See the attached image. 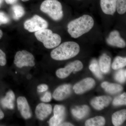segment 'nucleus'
I'll use <instances>...</instances> for the list:
<instances>
[{"label": "nucleus", "mask_w": 126, "mask_h": 126, "mask_svg": "<svg viewBox=\"0 0 126 126\" xmlns=\"http://www.w3.org/2000/svg\"><path fill=\"white\" fill-rule=\"evenodd\" d=\"M5 2L8 4H13L16 2L18 0H5Z\"/></svg>", "instance_id": "2f4dec72"}, {"label": "nucleus", "mask_w": 126, "mask_h": 126, "mask_svg": "<svg viewBox=\"0 0 126 126\" xmlns=\"http://www.w3.org/2000/svg\"><path fill=\"white\" fill-rule=\"evenodd\" d=\"M126 65V58L118 56L115 58L112 65V68L114 70H117L124 67Z\"/></svg>", "instance_id": "5701e85b"}, {"label": "nucleus", "mask_w": 126, "mask_h": 126, "mask_svg": "<svg viewBox=\"0 0 126 126\" xmlns=\"http://www.w3.org/2000/svg\"><path fill=\"white\" fill-rule=\"evenodd\" d=\"M94 24V20L92 16L84 15L68 23V32L72 38H77L90 31Z\"/></svg>", "instance_id": "f257e3e1"}, {"label": "nucleus", "mask_w": 126, "mask_h": 126, "mask_svg": "<svg viewBox=\"0 0 126 126\" xmlns=\"http://www.w3.org/2000/svg\"><path fill=\"white\" fill-rule=\"evenodd\" d=\"M52 109V106L50 104L43 103L39 104L35 109L36 117L41 121L44 120L51 114Z\"/></svg>", "instance_id": "ddd939ff"}, {"label": "nucleus", "mask_w": 126, "mask_h": 126, "mask_svg": "<svg viewBox=\"0 0 126 126\" xmlns=\"http://www.w3.org/2000/svg\"><path fill=\"white\" fill-rule=\"evenodd\" d=\"M106 123L105 118L101 116L88 119L85 122L86 126H104Z\"/></svg>", "instance_id": "412c9836"}, {"label": "nucleus", "mask_w": 126, "mask_h": 126, "mask_svg": "<svg viewBox=\"0 0 126 126\" xmlns=\"http://www.w3.org/2000/svg\"><path fill=\"white\" fill-rule=\"evenodd\" d=\"M111 58L106 54H103L100 57L99 61V68L104 73H107L110 70Z\"/></svg>", "instance_id": "f3484780"}, {"label": "nucleus", "mask_w": 126, "mask_h": 126, "mask_svg": "<svg viewBox=\"0 0 126 126\" xmlns=\"http://www.w3.org/2000/svg\"><path fill=\"white\" fill-rule=\"evenodd\" d=\"M17 107L22 116L25 119H30L32 112L27 99L25 97L20 96L17 99Z\"/></svg>", "instance_id": "9d476101"}, {"label": "nucleus", "mask_w": 126, "mask_h": 126, "mask_svg": "<svg viewBox=\"0 0 126 126\" xmlns=\"http://www.w3.org/2000/svg\"><path fill=\"white\" fill-rule=\"evenodd\" d=\"M35 36L39 41L43 43L47 49H52L58 46L61 43V36L54 33L51 30L44 29L36 32Z\"/></svg>", "instance_id": "7ed1b4c3"}, {"label": "nucleus", "mask_w": 126, "mask_h": 126, "mask_svg": "<svg viewBox=\"0 0 126 126\" xmlns=\"http://www.w3.org/2000/svg\"><path fill=\"white\" fill-rule=\"evenodd\" d=\"M71 92V86L69 84H64L59 86L55 90L53 97L55 100L62 101L69 96Z\"/></svg>", "instance_id": "f8f14e48"}, {"label": "nucleus", "mask_w": 126, "mask_h": 126, "mask_svg": "<svg viewBox=\"0 0 126 126\" xmlns=\"http://www.w3.org/2000/svg\"><path fill=\"white\" fill-rule=\"evenodd\" d=\"M80 47L78 43L67 41L62 43L56 47L50 53L51 58L58 61L67 60L78 54Z\"/></svg>", "instance_id": "f03ea898"}, {"label": "nucleus", "mask_w": 126, "mask_h": 126, "mask_svg": "<svg viewBox=\"0 0 126 126\" xmlns=\"http://www.w3.org/2000/svg\"><path fill=\"white\" fill-rule=\"evenodd\" d=\"M93 79L89 78L84 79L74 86V90L77 94H82L92 88L95 85Z\"/></svg>", "instance_id": "1a4fd4ad"}, {"label": "nucleus", "mask_w": 126, "mask_h": 126, "mask_svg": "<svg viewBox=\"0 0 126 126\" xmlns=\"http://www.w3.org/2000/svg\"><path fill=\"white\" fill-rule=\"evenodd\" d=\"M111 99V98L108 96H100L96 97L92 99L91 104L96 110H101L109 105Z\"/></svg>", "instance_id": "4468645a"}, {"label": "nucleus", "mask_w": 126, "mask_h": 126, "mask_svg": "<svg viewBox=\"0 0 126 126\" xmlns=\"http://www.w3.org/2000/svg\"><path fill=\"white\" fill-rule=\"evenodd\" d=\"M12 16L14 19L18 20L24 15L25 11L23 6L19 5H14L12 7Z\"/></svg>", "instance_id": "4be33fe9"}, {"label": "nucleus", "mask_w": 126, "mask_h": 126, "mask_svg": "<svg viewBox=\"0 0 126 126\" xmlns=\"http://www.w3.org/2000/svg\"><path fill=\"white\" fill-rule=\"evenodd\" d=\"M101 86L106 92L111 94L120 92L123 90V87L121 85L117 84L110 83L107 82H103Z\"/></svg>", "instance_id": "aec40b11"}, {"label": "nucleus", "mask_w": 126, "mask_h": 126, "mask_svg": "<svg viewBox=\"0 0 126 126\" xmlns=\"http://www.w3.org/2000/svg\"><path fill=\"white\" fill-rule=\"evenodd\" d=\"M116 9L120 15L125 14L126 11V0H117Z\"/></svg>", "instance_id": "393cba45"}, {"label": "nucleus", "mask_w": 126, "mask_h": 126, "mask_svg": "<svg viewBox=\"0 0 126 126\" xmlns=\"http://www.w3.org/2000/svg\"><path fill=\"white\" fill-rule=\"evenodd\" d=\"M52 99V95L49 92H47L40 99L42 102H48Z\"/></svg>", "instance_id": "c756f323"}, {"label": "nucleus", "mask_w": 126, "mask_h": 126, "mask_svg": "<svg viewBox=\"0 0 126 126\" xmlns=\"http://www.w3.org/2000/svg\"><path fill=\"white\" fill-rule=\"evenodd\" d=\"M112 103L115 106L126 105V93H124L123 94L116 97L113 100Z\"/></svg>", "instance_id": "a878e982"}, {"label": "nucleus", "mask_w": 126, "mask_h": 126, "mask_svg": "<svg viewBox=\"0 0 126 126\" xmlns=\"http://www.w3.org/2000/svg\"><path fill=\"white\" fill-rule=\"evenodd\" d=\"M2 35H3V33H2V31L0 30V39H1V38H2Z\"/></svg>", "instance_id": "f704fd0d"}, {"label": "nucleus", "mask_w": 126, "mask_h": 126, "mask_svg": "<svg viewBox=\"0 0 126 126\" xmlns=\"http://www.w3.org/2000/svg\"><path fill=\"white\" fill-rule=\"evenodd\" d=\"M4 117V114L0 108V120L2 119Z\"/></svg>", "instance_id": "473e14b6"}, {"label": "nucleus", "mask_w": 126, "mask_h": 126, "mask_svg": "<svg viewBox=\"0 0 126 126\" xmlns=\"http://www.w3.org/2000/svg\"><path fill=\"white\" fill-rule=\"evenodd\" d=\"M117 0H101L100 5L102 11L104 14L113 15L116 10Z\"/></svg>", "instance_id": "2eb2a0df"}, {"label": "nucleus", "mask_w": 126, "mask_h": 126, "mask_svg": "<svg viewBox=\"0 0 126 126\" xmlns=\"http://www.w3.org/2000/svg\"><path fill=\"white\" fill-rule=\"evenodd\" d=\"M65 109L64 106L56 105L54 108V116L49 121L50 126H59L65 118Z\"/></svg>", "instance_id": "6e6552de"}, {"label": "nucleus", "mask_w": 126, "mask_h": 126, "mask_svg": "<svg viewBox=\"0 0 126 126\" xmlns=\"http://www.w3.org/2000/svg\"><path fill=\"white\" fill-rule=\"evenodd\" d=\"M10 21V18L6 14L2 12H0V25L7 24Z\"/></svg>", "instance_id": "cd10ccee"}, {"label": "nucleus", "mask_w": 126, "mask_h": 126, "mask_svg": "<svg viewBox=\"0 0 126 126\" xmlns=\"http://www.w3.org/2000/svg\"><path fill=\"white\" fill-rule=\"evenodd\" d=\"M83 68L82 62L79 60H76L69 64L65 67L59 69L56 71L57 77L60 79L67 78L73 72H78Z\"/></svg>", "instance_id": "0eeeda50"}, {"label": "nucleus", "mask_w": 126, "mask_h": 126, "mask_svg": "<svg viewBox=\"0 0 126 126\" xmlns=\"http://www.w3.org/2000/svg\"><path fill=\"white\" fill-rule=\"evenodd\" d=\"M48 24L45 20L37 15L34 16L24 23L25 30L30 32H36L48 28Z\"/></svg>", "instance_id": "423d86ee"}, {"label": "nucleus", "mask_w": 126, "mask_h": 126, "mask_svg": "<svg viewBox=\"0 0 126 126\" xmlns=\"http://www.w3.org/2000/svg\"><path fill=\"white\" fill-rule=\"evenodd\" d=\"M34 57L27 50H23L16 52L15 56L14 63L17 67H33L35 65Z\"/></svg>", "instance_id": "39448f33"}, {"label": "nucleus", "mask_w": 126, "mask_h": 126, "mask_svg": "<svg viewBox=\"0 0 126 126\" xmlns=\"http://www.w3.org/2000/svg\"><path fill=\"white\" fill-rule=\"evenodd\" d=\"M41 11L54 21L61 20L63 16L62 4L58 0H45L41 5Z\"/></svg>", "instance_id": "20e7f679"}, {"label": "nucleus", "mask_w": 126, "mask_h": 126, "mask_svg": "<svg viewBox=\"0 0 126 126\" xmlns=\"http://www.w3.org/2000/svg\"><path fill=\"white\" fill-rule=\"evenodd\" d=\"M89 107L87 105L77 107L72 109V114L78 119H82L88 115L89 112Z\"/></svg>", "instance_id": "6ab92c4d"}, {"label": "nucleus", "mask_w": 126, "mask_h": 126, "mask_svg": "<svg viewBox=\"0 0 126 126\" xmlns=\"http://www.w3.org/2000/svg\"><path fill=\"white\" fill-rule=\"evenodd\" d=\"M59 126H73V125L69 123H61Z\"/></svg>", "instance_id": "72a5a7b5"}, {"label": "nucleus", "mask_w": 126, "mask_h": 126, "mask_svg": "<svg viewBox=\"0 0 126 126\" xmlns=\"http://www.w3.org/2000/svg\"><path fill=\"white\" fill-rule=\"evenodd\" d=\"M15 96L14 92L12 90H9L6 93L4 97L1 100V103L4 108L12 110L15 107Z\"/></svg>", "instance_id": "dca6fc26"}, {"label": "nucleus", "mask_w": 126, "mask_h": 126, "mask_svg": "<svg viewBox=\"0 0 126 126\" xmlns=\"http://www.w3.org/2000/svg\"><path fill=\"white\" fill-rule=\"evenodd\" d=\"M89 68L97 78L99 79L102 78V75L99 70L98 63L96 60H92L89 65Z\"/></svg>", "instance_id": "b1692460"}, {"label": "nucleus", "mask_w": 126, "mask_h": 126, "mask_svg": "<svg viewBox=\"0 0 126 126\" xmlns=\"http://www.w3.org/2000/svg\"><path fill=\"white\" fill-rule=\"evenodd\" d=\"M106 41L108 45L111 46L124 48L126 47V43L120 36L119 32L114 30L110 32Z\"/></svg>", "instance_id": "9b49d317"}, {"label": "nucleus", "mask_w": 126, "mask_h": 126, "mask_svg": "<svg viewBox=\"0 0 126 126\" xmlns=\"http://www.w3.org/2000/svg\"><path fill=\"white\" fill-rule=\"evenodd\" d=\"M3 0H0V7H1V4H2V2H3Z\"/></svg>", "instance_id": "c9c22d12"}, {"label": "nucleus", "mask_w": 126, "mask_h": 126, "mask_svg": "<svg viewBox=\"0 0 126 126\" xmlns=\"http://www.w3.org/2000/svg\"><path fill=\"white\" fill-rule=\"evenodd\" d=\"M126 110L123 109L116 112L112 116V121L115 126H121L126 121Z\"/></svg>", "instance_id": "a211bd4d"}, {"label": "nucleus", "mask_w": 126, "mask_h": 126, "mask_svg": "<svg viewBox=\"0 0 126 126\" xmlns=\"http://www.w3.org/2000/svg\"><path fill=\"white\" fill-rule=\"evenodd\" d=\"M6 63V55L4 52L0 49V65L4 66Z\"/></svg>", "instance_id": "c85d7f7f"}, {"label": "nucleus", "mask_w": 126, "mask_h": 126, "mask_svg": "<svg viewBox=\"0 0 126 126\" xmlns=\"http://www.w3.org/2000/svg\"><path fill=\"white\" fill-rule=\"evenodd\" d=\"M48 88V87L47 85L43 84L39 85L37 87V90L39 92L42 93L47 91Z\"/></svg>", "instance_id": "7c9ffc66"}, {"label": "nucleus", "mask_w": 126, "mask_h": 126, "mask_svg": "<svg viewBox=\"0 0 126 126\" xmlns=\"http://www.w3.org/2000/svg\"><path fill=\"white\" fill-rule=\"evenodd\" d=\"M115 79L118 82L123 83L126 81V69H121L116 73Z\"/></svg>", "instance_id": "bb28decb"}, {"label": "nucleus", "mask_w": 126, "mask_h": 126, "mask_svg": "<svg viewBox=\"0 0 126 126\" xmlns=\"http://www.w3.org/2000/svg\"><path fill=\"white\" fill-rule=\"evenodd\" d=\"M23 1H24V2H25V1H28L29 0H21Z\"/></svg>", "instance_id": "e433bc0d"}]
</instances>
